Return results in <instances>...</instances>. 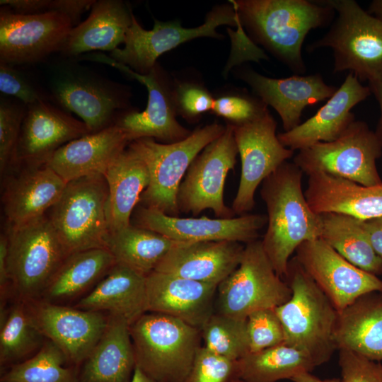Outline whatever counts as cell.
<instances>
[{"instance_id": "1", "label": "cell", "mask_w": 382, "mask_h": 382, "mask_svg": "<svg viewBox=\"0 0 382 382\" xmlns=\"http://www.w3.org/2000/svg\"><path fill=\"white\" fill-rule=\"evenodd\" d=\"M256 42L262 45L296 75L306 67L302 45L310 30L327 25L335 11L319 1H230Z\"/></svg>"}, {"instance_id": "2", "label": "cell", "mask_w": 382, "mask_h": 382, "mask_svg": "<svg viewBox=\"0 0 382 382\" xmlns=\"http://www.w3.org/2000/svg\"><path fill=\"white\" fill-rule=\"evenodd\" d=\"M303 171L286 161L262 183L267 212L263 249L276 273L284 277L290 257L303 242L319 238L320 215L310 207L302 189Z\"/></svg>"}, {"instance_id": "3", "label": "cell", "mask_w": 382, "mask_h": 382, "mask_svg": "<svg viewBox=\"0 0 382 382\" xmlns=\"http://www.w3.org/2000/svg\"><path fill=\"white\" fill-rule=\"evenodd\" d=\"M284 278L291 296L274 308L284 330V344L304 352L319 366L337 349L338 311L295 257L289 260Z\"/></svg>"}, {"instance_id": "4", "label": "cell", "mask_w": 382, "mask_h": 382, "mask_svg": "<svg viewBox=\"0 0 382 382\" xmlns=\"http://www.w3.org/2000/svg\"><path fill=\"white\" fill-rule=\"evenodd\" d=\"M337 16L320 39L307 46L308 52L332 50L333 72L349 71L369 85L382 82V19L364 10L354 0H323Z\"/></svg>"}, {"instance_id": "5", "label": "cell", "mask_w": 382, "mask_h": 382, "mask_svg": "<svg viewBox=\"0 0 382 382\" xmlns=\"http://www.w3.org/2000/svg\"><path fill=\"white\" fill-rule=\"evenodd\" d=\"M136 366L163 382H183L201 347L200 330L172 316L146 312L129 325Z\"/></svg>"}, {"instance_id": "6", "label": "cell", "mask_w": 382, "mask_h": 382, "mask_svg": "<svg viewBox=\"0 0 382 382\" xmlns=\"http://www.w3.org/2000/svg\"><path fill=\"white\" fill-rule=\"evenodd\" d=\"M226 126L214 122L197 127L185 139L172 144L151 138L131 141L128 148L146 164L149 183L140 197L141 206L165 214L179 216L177 194L180 185L195 158L212 141L221 136Z\"/></svg>"}, {"instance_id": "7", "label": "cell", "mask_w": 382, "mask_h": 382, "mask_svg": "<svg viewBox=\"0 0 382 382\" xmlns=\"http://www.w3.org/2000/svg\"><path fill=\"white\" fill-rule=\"evenodd\" d=\"M7 238L13 300L40 299L68 256L48 216L45 214L20 225H10Z\"/></svg>"}, {"instance_id": "8", "label": "cell", "mask_w": 382, "mask_h": 382, "mask_svg": "<svg viewBox=\"0 0 382 382\" xmlns=\"http://www.w3.org/2000/svg\"><path fill=\"white\" fill-rule=\"evenodd\" d=\"M108 187L102 174L66 183L48 218L67 255L105 248Z\"/></svg>"}, {"instance_id": "9", "label": "cell", "mask_w": 382, "mask_h": 382, "mask_svg": "<svg viewBox=\"0 0 382 382\" xmlns=\"http://www.w3.org/2000/svg\"><path fill=\"white\" fill-rule=\"evenodd\" d=\"M219 313L246 319L252 313L275 308L291 296V289L275 272L262 241L246 243L237 268L217 286Z\"/></svg>"}, {"instance_id": "10", "label": "cell", "mask_w": 382, "mask_h": 382, "mask_svg": "<svg viewBox=\"0 0 382 382\" xmlns=\"http://www.w3.org/2000/svg\"><path fill=\"white\" fill-rule=\"evenodd\" d=\"M382 147L367 123L355 120L336 140L299 151L294 163L308 175L325 173L364 186L382 184L376 161Z\"/></svg>"}, {"instance_id": "11", "label": "cell", "mask_w": 382, "mask_h": 382, "mask_svg": "<svg viewBox=\"0 0 382 382\" xmlns=\"http://www.w3.org/2000/svg\"><path fill=\"white\" fill-rule=\"evenodd\" d=\"M50 98L62 109L79 116L91 133L115 124L122 111H127L129 92L74 64H63L50 82Z\"/></svg>"}, {"instance_id": "12", "label": "cell", "mask_w": 382, "mask_h": 382, "mask_svg": "<svg viewBox=\"0 0 382 382\" xmlns=\"http://www.w3.org/2000/svg\"><path fill=\"white\" fill-rule=\"evenodd\" d=\"M239 23L238 16L232 4L214 8L207 13L203 24L192 28H183L178 20L160 21L154 19L153 29L148 30L141 26L132 14L125 46L112 51L110 57L136 73L146 74L157 64V59L165 52L195 38H221L223 36L216 32L219 26H236Z\"/></svg>"}, {"instance_id": "13", "label": "cell", "mask_w": 382, "mask_h": 382, "mask_svg": "<svg viewBox=\"0 0 382 382\" xmlns=\"http://www.w3.org/2000/svg\"><path fill=\"white\" fill-rule=\"evenodd\" d=\"M80 59L110 65L146 87V109L142 112L125 111L115 122L123 129L129 143L141 138H151L160 143L172 144L186 139L191 134L176 119L173 81L158 63L148 74H140L104 54L91 53Z\"/></svg>"}, {"instance_id": "14", "label": "cell", "mask_w": 382, "mask_h": 382, "mask_svg": "<svg viewBox=\"0 0 382 382\" xmlns=\"http://www.w3.org/2000/svg\"><path fill=\"white\" fill-rule=\"evenodd\" d=\"M238 154L233 127L228 123L224 133L207 145L189 166L177 194L180 213L197 216L211 209L217 218L235 217L232 208L224 202V192Z\"/></svg>"}, {"instance_id": "15", "label": "cell", "mask_w": 382, "mask_h": 382, "mask_svg": "<svg viewBox=\"0 0 382 382\" xmlns=\"http://www.w3.org/2000/svg\"><path fill=\"white\" fill-rule=\"evenodd\" d=\"M233 127L241 171L231 208L236 215L241 216L254 208L257 187L291 158L294 151L279 141L277 122L269 111L252 122Z\"/></svg>"}, {"instance_id": "16", "label": "cell", "mask_w": 382, "mask_h": 382, "mask_svg": "<svg viewBox=\"0 0 382 382\" xmlns=\"http://www.w3.org/2000/svg\"><path fill=\"white\" fill-rule=\"evenodd\" d=\"M74 27L71 18L62 13L22 14L3 6L0 9V62L15 66L41 61L59 52Z\"/></svg>"}, {"instance_id": "17", "label": "cell", "mask_w": 382, "mask_h": 382, "mask_svg": "<svg viewBox=\"0 0 382 382\" xmlns=\"http://www.w3.org/2000/svg\"><path fill=\"white\" fill-rule=\"evenodd\" d=\"M23 302L33 325L59 347L69 366L81 368L102 337L108 313L52 303L41 299Z\"/></svg>"}, {"instance_id": "18", "label": "cell", "mask_w": 382, "mask_h": 382, "mask_svg": "<svg viewBox=\"0 0 382 382\" xmlns=\"http://www.w3.org/2000/svg\"><path fill=\"white\" fill-rule=\"evenodd\" d=\"M294 256L338 312L368 293L382 292L378 276L353 265L320 238L302 243Z\"/></svg>"}, {"instance_id": "19", "label": "cell", "mask_w": 382, "mask_h": 382, "mask_svg": "<svg viewBox=\"0 0 382 382\" xmlns=\"http://www.w3.org/2000/svg\"><path fill=\"white\" fill-rule=\"evenodd\" d=\"M134 225L145 228L178 242L230 241L248 243L257 240L267 224L265 214H244L231 219L181 218L139 206L134 211Z\"/></svg>"}, {"instance_id": "20", "label": "cell", "mask_w": 382, "mask_h": 382, "mask_svg": "<svg viewBox=\"0 0 382 382\" xmlns=\"http://www.w3.org/2000/svg\"><path fill=\"white\" fill-rule=\"evenodd\" d=\"M90 133L83 122L50 100L27 105L18 146L17 164H44L59 148Z\"/></svg>"}, {"instance_id": "21", "label": "cell", "mask_w": 382, "mask_h": 382, "mask_svg": "<svg viewBox=\"0 0 382 382\" xmlns=\"http://www.w3.org/2000/svg\"><path fill=\"white\" fill-rule=\"evenodd\" d=\"M371 94L369 86L362 85L349 72L335 94L313 116L294 129L278 134V139L284 146L294 151L333 141L356 120L352 109Z\"/></svg>"}, {"instance_id": "22", "label": "cell", "mask_w": 382, "mask_h": 382, "mask_svg": "<svg viewBox=\"0 0 382 382\" xmlns=\"http://www.w3.org/2000/svg\"><path fill=\"white\" fill-rule=\"evenodd\" d=\"M240 76L258 98L276 110L284 132L301 123L305 108L328 100L338 89L327 84L319 74L273 79L246 69L241 72Z\"/></svg>"}, {"instance_id": "23", "label": "cell", "mask_w": 382, "mask_h": 382, "mask_svg": "<svg viewBox=\"0 0 382 382\" xmlns=\"http://www.w3.org/2000/svg\"><path fill=\"white\" fill-rule=\"evenodd\" d=\"M217 285L153 271L146 276L147 311L200 330L214 313Z\"/></svg>"}, {"instance_id": "24", "label": "cell", "mask_w": 382, "mask_h": 382, "mask_svg": "<svg viewBox=\"0 0 382 382\" xmlns=\"http://www.w3.org/2000/svg\"><path fill=\"white\" fill-rule=\"evenodd\" d=\"M244 247L230 241L180 242L154 271L218 286L237 268Z\"/></svg>"}, {"instance_id": "25", "label": "cell", "mask_w": 382, "mask_h": 382, "mask_svg": "<svg viewBox=\"0 0 382 382\" xmlns=\"http://www.w3.org/2000/svg\"><path fill=\"white\" fill-rule=\"evenodd\" d=\"M129 144L123 129L113 124L66 143L45 164L66 183L85 176L104 175Z\"/></svg>"}, {"instance_id": "26", "label": "cell", "mask_w": 382, "mask_h": 382, "mask_svg": "<svg viewBox=\"0 0 382 382\" xmlns=\"http://www.w3.org/2000/svg\"><path fill=\"white\" fill-rule=\"evenodd\" d=\"M316 214L338 213L364 221L382 216V184L364 186L325 173L308 175L304 192Z\"/></svg>"}, {"instance_id": "27", "label": "cell", "mask_w": 382, "mask_h": 382, "mask_svg": "<svg viewBox=\"0 0 382 382\" xmlns=\"http://www.w3.org/2000/svg\"><path fill=\"white\" fill-rule=\"evenodd\" d=\"M73 306L107 313L122 318L131 325L148 312L146 276L123 264L115 263Z\"/></svg>"}, {"instance_id": "28", "label": "cell", "mask_w": 382, "mask_h": 382, "mask_svg": "<svg viewBox=\"0 0 382 382\" xmlns=\"http://www.w3.org/2000/svg\"><path fill=\"white\" fill-rule=\"evenodd\" d=\"M26 166L9 182L4 194V210L11 226L45 215L60 198L66 185L45 163Z\"/></svg>"}, {"instance_id": "29", "label": "cell", "mask_w": 382, "mask_h": 382, "mask_svg": "<svg viewBox=\"0 0 382 382\" xmlns=\"http://www.w3.org/2000/svg\"><path fill=\"white\" fill-rule=\"evenodd\" d=\"M132 14L122 1H95L88 17L71 29L59 52L66 57L93 50L111 52L124 43Z\"/></svg>"}, {"instance_id": "30", "label": "cell", "mask_w": 382, "mask_h": 382, "mask_svg": "<svg viewBox=\"0 0 382 382\" xmlns=\"http://www.w3.org/2000/svg\"><path fill=\"white\" fill-rule=\"evenodd\" d=\"M129 324L108 314L106 328L81 367L79 382H130L136 367Z\"/></svg>"}, {"instance_id": "31", "label": "cell", "mask_w": 382, "mask_h": 382, "mask_svg": "<svg viewBox=\"0 0 382 382\" xmlns=\"http://www.w3.org/2000/svg\"><path fill=\"white\" fill-rule=\"evenodd\" d=\"M335 342L338 350L382 360V292L364 294L338 312Z\"/></svg>"}, {"instance_id": "32", "label": "cell", "mask_w": 382, "mask_h": 382, "mask_svg": "<svg viewBox=\"0 0 382 382\" xmlns=\"http://www.w3.org/2000/svg\"><path fill=\"white\" fill-rule=\"evenodd\" d=\"M103 175L108 187L106 217L111 233L132 224V214L149 185V173L144 162L127 147Z\"/></svg>"}, {"instance_id": "33", "label": "cell", "mask_w": 382, "mask_h": 382, "mask_svg": "<svg viewBox=\"0 0 382 382\" xmlns=\"http://www.w3.org/2000/svg\"><path fill=\"white\" fill-rule=\"evenodd\" d=\"M115 260L106 248H95L66 257L40 299L66 305L86 295L111 270Z\"/></svg>"}, {"instance_id": "34", "label": "cell", "mask_w": 382, "mask_h": 382, "mask_svg": "<svg viewBox=\"0 0 382 382\" xmlns=\"http://www.w3.org/2000/svg\"><path fill=\"white\" fill-rule=\"evenodd\" d=\"M180 242L134 224L109 233L105 248L116 263L123 264L147 276Z\"/></svg>"}, {"instance_id": "35", "label": "cell", "mask_w": 382, "mask_h": 382, "mask_svg": "<svg viewBox=\"0 0 382 382\" xmlns=\"http://www.w3.org/2000/svg\"><path fill=\"white\" fill-rule=\"evenodd\" d=\"M320 215L321 239L358 268L376 276L382 274V258L374 250L361 220L332 212Z\"/></svg>"}, {"instance_id": "36", "label": "cell", "mask_w": 382, "mask_h": 382, "mask_svg": "<svg viewBox=\"0 0 382 382\" xmlns=\"http://www.w3.org/2000/svg\"><path fill=\"white\" fill-rule=\"evenodd\" d=\"M239 379L244 382H277L311 372L316 366L304 352L284 343L255 352L236 361Z\"/></svg>"}, {"instance_id": "37", "label": "cell", "mask_w": 382, "mask_h": 382, "mask_svg": "<svg viewBox=\"0 0 382 382\" xmlns=\"http://www.w3.org/2000/svg\"><path fill=\"white\" fill-rule=\"evenodd\" d=\"M46 338L30 322L24 302L0 309V373L34 356Z\"/></svg>"}, {"instance_id": "38", "label": "cell", "mask_w": 382, "mask_h": 382, "mask_svg": "<svg viewBox=\"0 0 382 382\" xmlns=\"http://www.w3.org/2000/svg\"><path fill=\"white\" fill-rule=\"evenodd\" d=\"M80 371L69 366L59 347L46 339L34 356L1 372L0 382H79Z\"/></svg>"}, {"instance_id": "39", "label": "cell", "mask_w": 382, "mask_h": 382, "mask_svg": "<svg viewBox=\"0 0 382 382\" xmlns=\"http://www.w3.org/2000/svg\"><path fill=\"white\" fill-rule=\"evenodd\" d=\"M200 333L204 347L223 357L238 361L250 352L247 318L214 313Z\"/></svg>"}, {"instance_id": "40", "label": "cell", "mask_w": 382, "mask_h": 382, "mask_svg": "<svg viewBox=\"0 0 382 382\" xmlns=\"http://www.w3.org/2000/svg\"><path fill=\"white\" fill-rule=\"evenodd\" d=\"M26 105L18 100H0V169L17 164V152Z\"/></svg>"}, {"instance_id": "41", "label": "cell", "mask_w": 382, "mask_h": 382, "mask_svg": "<svg viewBox=\"0 0 382 382\" xmlns=\"http://www.w3.org/2000/svg\"><path fill=\"white\" fill-rule=\"evenodd\" d=\"M269 110L257 96L243 92H231L214 98L212 113L221 117L232 125L252 122Z\"/></svg>"}, {"instance_id": "42", "label": "cell", "mask_w": 382, "mask_h": 382, "mask_svg": "<svg viewBox=\"0 0 382 382\" xmlns=\"http://www.w3.org/2000/svg\"><path fill=\"white\" fill-rule=\"evenodd\" d=\"M237 378L236 361L223 357L201 346L183 382H232Z\"/></svg>"}, {"instance_id": "43", "label": "cell", "mask_w": 382, "mask_h": 382, "mask_svg": "<svg viewBox=\"0 0 382 382\" xmlns=\"http://www.w3.org/2000/svg\"><path fill=\"white\" fill-rule=\"evenodd\" d=\"M250 352L284 343V330L274 308L262 309L247 317Z\"/></svg>"}, {"instance_id": "44", "label": "cell", "mask_w": 382, "mask_h": 382, "mask_svg": "<svg viewBox=\"0 0 382 382\" xmlns=\"http://www.w3.org/2000/svg\"><path fill=\"white\" fill-rule=\"evenodd\" d=\"M173 99L177 114L192 122L212 111L214 98L203 85L190 81L173 82Z\"/></svg>"}, {"instance_id": "45", "label": "cell", "mask_w": 382, "mask_h": 382, "mask_svg": "<svg viewBox=\"0 0 382 382\" xmlns=\"http://www.w3.org/2000/svg\"><path fill=\"white\" fill-rule=\"evenodd\" d=\"M0 91L26 106L41 100H50V95L31 83L14 65L0 62Z\"/></svg>"}, {"instance_id": "46", "label": "cell", "mask_w": 382, "mask_h": 382, "mask_svg": "<svg viewBox=\"0 0 382 382\" xmlns=\"http://www.w3.org/2000/svg\"><path fill=\"white\" fill-rule=\"evenodd\" d=\"M342 382H382V364L358 354L339 350Z\"/></svg>"}, {"instance_id": "47", "label": "cell", "mask_w": 382, "mask_h": 382, "mask_svg": "<svg viewBox=\"0 0 382 382\" xmlns=\"http://www.w3.org/2000/svg\"><path fill=\"white\" fill-rule=\"evenodd\" d=\"M8 238L7 235L0 237V309L8 306L13 300L12 286L7 267Z\"/></svg>"}, {"instance_id": "48", "label": "cell", "mask_w": 382, "mask_h": 382, "mask_svg": "<svg viewBox=\"0 0 382 382\" xmlns=\"http://www.w3.org/2000/svg\"><path fill=\"white\" fill-rule=\"evenodd\" d=\"M93 0H51L50 11H56L66 15L74 26L79 24L81 15L91 8Z\"/></svg>"}, {"instance_id": "49", "label": "cell", "mask_w": 382, "mask_h": 382, "mask_svg": "<svg viewBox=\"0 0 382 382\" xmlns=\"http://www.w3.org/2000/svg\"><path fill=\"white\" fill-rule=\"evenodd\" d=\"M0 4L18 13L34 14L49 12L51 0H1Z\"/></svg>"}, {"instance_id": "50", "label": "cell", "mask_w": 382, "mask_h": 382, "mask_svg": "<svg viewBox=\"0 0 382 382\" xmlns=\"http://www.w3.org/2000/svg\"><path fill=\"white\" fill-rule=\"evenodd\" d=\"M361 224L374 250L382 258V216L361 220Z\"/></svg>"}, {"instance_id": "51", "label": "cell", "mask_w": 382, "mask_h": 382, "mask_svg": "<svg viewBox=\"0 0 382 382\" xmlns=\"http://www.w3.org/2000/svg\"><path fill=\"white\" fill-rule=\"evenodd\" d=\"M371 93L374 94L378 103L380 108V117L376 125L375 134L377 136L382 147V82L369 85Z\"/></svg>"}, {"instance_id": "52", "label": "cell", "mask_w": 382, "mask_h": 382, "mask_svg": "<svg viewBox=\"0 0 382 382\" xmlns=\"http://www.w3.org/2000/svg\"><path fill=\"white\" fill-rule=\"evenodd\" d=\"M293 382H342V380L334 378L322 380L311 374L304 372L296 375L291 379Z\"/></svg>"}, {"instance_id": "53", "label": "cell", "mask_w": 382, "mask_h": 382, "mask_svg": "<svg viewBox=\"0 0 382 382\" xmlns=\"http://www.w3.org/2000/svg\"><path fill=\"white\" fill-rule=\"evenodd\" d=\"M130 382H163L155 380L146 374H144L140 369L135 367L132 380Z\"/></svg>"}, {"instance_id": "54", "label": "cell", "mask_w": 382, "mask_h": 382, "mask_svg": "<svg viewBox=\"0 0 382 382\" xmlns=\"http://www.w3.org/2000/svg\"><path fill=\"white\" fill-rule=\"evenodd\" d=\"M367 11L371 15L382 19V0L372 1Z\"/></svg>"}, {"instance_id": "55", "label": "cell", "mask_w": 382, "mask_h": 382, "mask_svg": "<svg viewBox=\"0 0 382 382\" xmlns=\"http://www.w3.org/2000/svg\"><path fill=\"white\" fill-rule=\"evenodd\" d=\"M232 382H244V381L239 379V378H237V379H235L234 381H233Z\"/></svg>"}]
</instances>
